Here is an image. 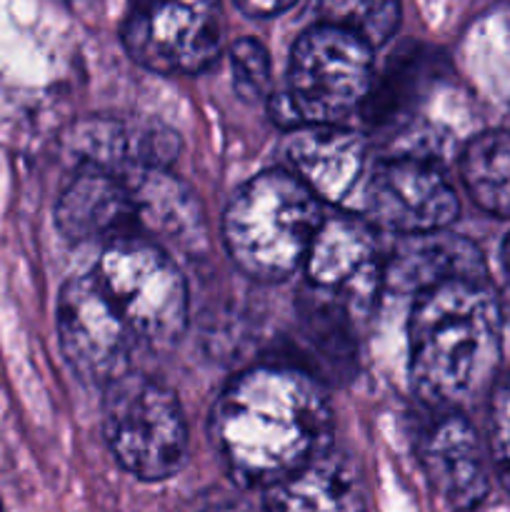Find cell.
<instances>
[{
    "label": "cell",
    "instance_id": "obj_1",
    "mask_svg": "<svg viewBox=\"0 0 510 512\" xmlns=\"http://www.w3.org/2000/svg\"><path fill=\"white\" fill-rule=\"evenodd\" d=\"M333 408L308 370L265 363L235 375L210 410V440L243 488L280 483L330 448Z\"/></svg>",
    "mask_w": 510,
    "mask_h": 512
},
{
    "label": "cell",
    "instance_id": "obj_2",
    "mask_svg": "<svg viewBox=\"0 0 510 512\" xmlns=\"http://www.w3.org/2000/svg\"><path fill=\"white\" fill-rule=\"evenodd\" d=\"M505 308L485 273L435 280L408 318V380L433 410H463L493 390L503 360Z\"/></svg>",
    "mask_w": 510,
    "mask_h": 512
},
{
    "label": "cell",
    "instance_id": "obj_3",
    "mask_svg": "<svg viewBox=\"0 0 510 512\" xmlns=\"http://www.w3.org/2000/svg\"><path fill=\"white\" fill-rule=\"evenodd\" d=\"M325 220V203L290 170H265L240 185L223 213V245L235 268L260 283L303 270Z\"/></svg>",
    "mask_w": 510,
    "mask_h": 512
},
{
    "label": "cell",
    "instance_id": "obj_4",
    "mask_svg": "<svg viewBox=\"0 0 510 512\" xmlns=\"http://www.w3.org/2000/svg\"><path fill=\"white\" fill-rule=\"evenodd\" d=\"M373 50L348 30L325 23L308 28L290 53L285 90L268 95L270 118L288 130L343 125L373 93Z\"/></svg>",
    "mask_w": 510,
    "mask_h": 512
},
{
    "label": "cell",
    "instance_id": "obj_5",
    "mask_svg": "<svg viewBox=\"0 0 510 512\" xmlns=\"http://www.w3.org/2000/svg\"><path fill=\"white\" fill-rule=\"evenodd\" d=\"M93 275L135 340L173 348L188 330L190 293L175 260L143 235L110 240Z\"/></svg>",
    "mask_w": 510,
    "mask_h": 512
},
{
    "label": "cell",
    "instance_id": "obj_6",
    "mask_svg": "<svg viewBox=\"0 0 510 512\" xmlns=\"http://www.w3.org/2000/svg\"><path fill=\"white\" fill-rule=\"evenodd\" d=\"M103 438L120 468L138 480L173 478L188 463V423L168 385L125 373L105 388Z\"/></svg>",
    "mask_w": 510,
    "mask_h": 512
},
{
    "label": "cell",
    "instance_id": "obj_7",
    "mask_svg": "<svg viewBox=\"0 0 510 512\" xmlns=\"http://www.w3.org/2000/svg\"><path fill=\"white\" fill-rule=\"evenodd\" d=\"M358 205L373 228L403 238L448 230L460 213L445 170L430 155L415 153L375 160L365 173Z\"/></svg>",
    "mask_w": 510,
    "mask_h": 512
},
{
    "label": "cell",
    "instance_id": "obj_8",
    "mask_svg": "<svg viewBox=\"0 0 510 512\" xmlns=\"http://www.w3.org/2000/svg\"><path fill=\"white\" fill-rule=\"evenodd\" d=\"M220 0H128L123 38L130 58L160 75H195L220 53Z\"/></svg>",
    "mask_w": 510,
    "mask_h": 512
},
{
    "label": "cell",
    "instance_id": "obj_9",
    "mask_svg": "<svg viewBox=\"0 0 510 512\" xmlns=\"http://www.w3.org/2000/svg\"><path fill=\"white\" fill-rule=\"evenodd\" d=\"M55 330L65 363L80 383L105 390L130 373L138 340L95 275H78L60 288Z\"/></svg>",
    "mask_w": 510,
    "mask_h": 512
},
{
    "label": "cell",
    "instance_id": "obj_10",
    "mask_svg": "<svg viewBox=\"0 0 510 512\" xmlns=\"http://www.w3.org/2000/svg\"><path fill=\"white\" fill-rule=\"evenodd\" d=\"M303 270L308 288L343 305L350 318L368 315L385 283L373 225L355 215H325Z\"/></svg>",
    "mask_w": 510,
    "mask_h": 512
},
{
    "label": "cell",
    "instance_id": "obj_11",
    "mask_svg": "<svg viewBox=\"0 0 510 512\" xmlns=\"http://www.w3.org/2000/svg\"><path fill=\"white\" fill-rule=\"evenodd\" d=\"M418 460L435 493L455 510H475L490 493L483 440L463 410H435L418 435Z\"/></svg>",
    "mask_w": 510,
    "mask_h": 512
},
{
    "label": "cell",
    "instance_id": "obj_12",
    "mask_svg": "<svg viewBox=\"0 0 510 512\" xmlns=\"http://www.w3.org/2000/svg\"><path fill=\"white\" fill-rule=\"evenodd\" d=\"M290 173L323 203L350 205L368 173V143L345 125H300L283 143Z\"/></svg>",
    "mask_w": 510,
    "mask_h": 512
},
{
    "label": "cell",
    "instance_id": "obj_13",
    "mask_svg": "<svg viewBox=\"0 0 510 512\" xmlns=\"http://www.w3.org/2000/svg\"><path fill=\"white\" fill-rule=\"evenodd\" d=\"M75 153L80 165L108 170L120 178L168 170L178 158V133L158 120L95 115L75 128Z\"/></svg>",
    "mask_w": 510,
    "mask_h": 512
},
{
    "label": "cell",
    "instance_id": "obj_14",
    "mask_svg": "<svg viewBox=\"0 0 510 512\" xmlns=\"http://www.w3.org/2000/svg\"><path fill=\"white\" fill-rule=\"evenodd\" d=\"M55 228L70 243H110L135 235L138 208L128 178L80 165L55 203Z\"/></svg>",
    "mask_w": 510,
    "mask_h": 512
},
{
    "label": "cell",
    "instance_id": "obj_15",
    "mask_svg": "<svg viewBox=\"0 0 510 512\" xmlns=\"http://www.w3.org/2000/svg\"><path fill=\"white\" fill-rule=\"evenodd\" d=\"M265 512H365L363 480L345 455L328 448L265 490Z\"/></svg>",
    "mask_w": 510,
    "mask_h": 512
},
{
    "label": "cell",
    "instance_id": "obj_16",
    "mask_svg": "<svg viewBox=\"0 0 510 512\" xmlns=\"http://www.w3.org/2000/svg\"><path fill=\"white\" fill-rule=\"evenodd\" d=\"M138 208V228L180 248H195L203 240V210L193 190L168 170H148L128 178Z\"/></svg>",
    "mask_w": 510,
    "mask_h": 512
},
{
    "label": "cell",
    "instance_id": "obj_17",
    "mask_svg": "<svg viewBox=\"0 0 510 512\" xmlns=\"http://www.w3.org/2000/svg\"><path fill=\"white\" fill-rule=\"evenodd\" d=\"M485 270L488 265L470 240L438 230L428 235H405L395 260L385 265V280L395 278V283L418 293L435 280Z\"/></svg>",
    "mask_w": 510,
    "mask_h": 512
},
{
    "label": "cell",
    "instance_id": "obj_18",
    "mask_svg": "<svg viewBox=\"0 0 510 512\" xmlns=\"http://www.w3.org/2000/svg\"><path fill=\"white\" fill-rule=\"evenodd\" d=\"M465 190L485 213L510 218V130H485L460 155Z\"/></svg>",
    "mask_w": 510,
    "mask_h": 512
},
{
    "label": "cell",
    "instance_id": "obj_19",
    "mask_svg": "<svg viewBox=\"0 0 510 512\" xmlns=\"http://www.w3.org/2000/svg\"><path fill=\"white\" fill-rule=\"evenodd\" d=\"M318 23L348 30L370 48H380L400 25V0H313Z\"/></svg>",
    "mask_w": 510,
    "mask_h": 512
},
{
    "label": "cell",
    "instance_id": "obj_20",
    "mask_svg": "<svg viewBox=\"0 0 510 512\" xmlns=\"http://www.w3.org/2000/svg\"><path fill=\"white\" fill-rule=\"evenodd\" d=\"M233 85L248 103L268 100L270 95V58L268 50L253 38H240L230 45Z\"/></svg>",
    "mask_w": 510,
    "mask_h": 512
},
{
    "label": "cell",
    "instance_id": "obj_21",
    "mask_svg": "<svg viewBox=\"0 0 510 512\" xmlns=\"http://www.w3.org/2000/svg\"><path fill=\"white\" fill-rule=\"evenodd\" d=\"M488 443L495 473L510 493V370L505 375H498L493 390H490Z\"/></svg>",
    "mask_w": 510,
    "mask_h": 512
},
{
    "label": "cell",
    "instance_id": "obj_22",
    "mask_svg": "<svg viewBox=\"0 0 510 512\" xmlns=\"http://www.w3.org/2000/svg\"><path fill=\"white\" fill-rule=\"evenodd\" d=\"M235 3L250 18H273V15L285 13L298 0H235Z\"/></svg>",
    "mask_w": 510,
    "mask_h": 512
},
{
    "label": "cell",
    "instance_id": "obj_23",
    "mask_svg": "<svg viewBox=\"0 0 510 512\" xmlns=\"http://www.w3.org/2000/svg\"><path fill=\"white\" fill-rule=\"evenodd\" d=\"M503 268H505V275H508V290H510V235L503 243Z\"/></svg>",
    "mask_w": 510,
    "mask_h": 512
},
{
    "label": "cell",
    "instance_id": "obj_24",
    "mask_svg": "<svg viewBox=\"0 0 510 512\" xmlns=\"http://www.w3.org/2000/svg\"><path fill=\"white\" fill-rule=\"evenodd\" d=\"M0 512H3V503H0Z\"/></svg>",
    "mask_w": 510,
    "mask_h": 512
}]
</instances>
